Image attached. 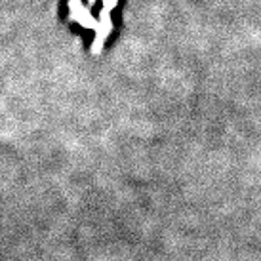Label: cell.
Segmentation results:
<instances>
[{"mask_svg": "<svg viewBox=\"0 0 261 261\" xmlns=\"http://www.w3.org/2000/svg\"><path fill=\"white\" fill-rule=\"evenodd\" d=\"M118 4V0H103V10H101V19L100 27L96 31V40L92 44V53H100L103 48V42L105 38L111 35L112 31V21H111V10Z\"/></svg>", "mask_w": 261, "mask_h": 261, "instance_id": "cell-1", "label": "cell"}, {"mask_svg": "<svg viewBox=\"0 0 261 261\" xmlns=\"http://www.w3.org/2000/svg\"><path fill=\"white\" fill-rule=\"evenodd\" d=\"M69 10H71V19H73V21H78V23H82V25L88 27V29L98 31L100 21H96V19L88 13V10L82 6L80 0H69Z\"/></svg>", "mask_w": 261, "mask_h": 261, "instance_id": "cell-2", "label": "cell"}, {"mask_svg": "<svg viewBox=\"0 0 261 261\" xmlns=\"http://www.w3.org/2000/svg\"><path fill=\"white\" fill-rule=\"evenodd\" d=\"M88 2H90V4H92V6H94V4H96V0H88Z\"/></svg>", "mask_w": 261, "mask_h": 261, "instance_id": "cell-3", "label": "cell"}]
</instances>
